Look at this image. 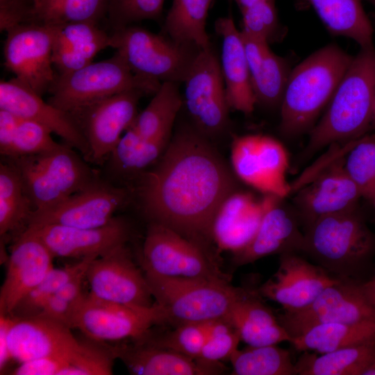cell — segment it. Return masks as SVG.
<instances>
[{"label": "cell", "mask_w": 375, "mask_h": 375, "mask_svg": "<svg viewBox=\"0 0 375 375\" xmlns=\"http://www.w3.org/2000/svg\"><path fill=\"white\" fill-rule=\"evenodd\" d=\"M235 191L233 174L207 138L184 128L144 174L140 196L150 222L175 231L209 253L215 215Z\"/></svg>", "instance_id": "6da1fadb"}, {"label": "cell", "mask_w": 375, "mask_h": 375, "mask_svg": "<svg viewBox=\"0 0 375 375\" xmlns=\"http://www.w3.org/2000/svg\"><path fill=\"white\" fill-rule=\"evenodd\" d=\"M353 58L337 45L330 44L311 54L290 72L281 103L279 128L283 135L294 137L312 130Z\"/></svg>", "instance_id": "7a4b0ae2"}, {"label": "cell", "mask_w": 375, "mask_h": 375, "mask_svg": "<svg viewBox=\"0 0 375 375\" xmlns=\"http://www.w3.org/2000/svg\"><path fill=\"white\" fill-rule=\"evenodd\" d=\"M375 100V48L363 49L353 60L328 105L310 131L307 154L363 135L372 122Z\"/></svg>", "instance_id": "3957f363"}, {"label": "cell", "mask_w": 375, "mask_h": 375, "mask_svg": "<svg viewBox=\"0 0 375 375\" xmlns=\"http://www.w3.org/2000/svg\"><path fill=\"white\" fill-rule=\"evenodd\" d=\"M164 324L173 327L227 318L235 304L250 292L226 279L169 278L144 274Z\"/></svg>", "instance_id": "277c9868"}, {"label": "cell", "mask_w": 375, "mask_h": 375, "mask_svg": "<svg viewBox=\"0 0 375 375\" xmlns=\"http://www.w3.org/2000/svg\"><path fill=\"white\" fill-rule=\"evenodd\" d=\"M374 249L375 238L356 210L319 217L304 234L303 251L341 279H349Z\"/></svg>", "instance_id": "5b68a950"}, {"label": "cell", "mask_w": 375, "mask_h": 375, "mask_svg": "<svg viewBox=\"0 0 375 375\" xmlns=\"http://www.w3.org/2000/svg\"><path fill=\"white\" fill-rule=\"evenodd\" d=\"M73 149L60 144L47 151L7 159L21 176L35 212L55 206L97 178Z\"/></svg>", "instance_id": "8992f818"}, {"label": "cell", "mask_w": 375, "mask_h": 375, "mask_svg": "<svg viewBox=\"0 0 375 375\" xmlns=\"http://www.w3.org/2000/svg\"><path fill=\"white\" fill-rule=\"evenodd\" d=\"M162 83L134 74L122 58L112 57L57 74L49 102L73 114L97 101L131 90L154 94Z\"/></svg>", "instance_id": "52a82bcc"}, {"label": "cell", "mask_w": 375, "mask_h": 375, "mask_svg": "<svg viewBox=\"0 0 375 375\" xmlns=\"http://www.w3.org/2000/svg\"><path fill=\"white\" fill-rule=\"evenodd\" d=\"M110 35L111 47L134 74L159 83L183 82L200 49L132 25L114 28Z\"/></svg>", "instance_id": "ba28073f"}, {"label": "cell", "mask_w": 375, "mask_h": 375, "mask_svg": "<svg viewBox=\"0 0 375 375\" xmlns=\"http://www.w3.org/2000/svg\"><path fill=\"white\" fill-rule=\"evenodd\" d=\"M144 274L179 278H228L213 257L193 242L160 224L150 222L142 247Z\"/></svg>", "instance_id": "9c48e42d"}, {"label": "cell", "mask_w": 375, "mask_h": 375, "mask_svg": "<svg viewBox=\"0 0 375 375\" xmlns=\"http://www.w3.org/2000/svg\"><path fill=\"white\" fill-rule=\"evenodd\" d=\"M160 324H164V315L156 302L150 307L133 306L104 301L86 292L71 328L95 340L117 342L142 338Z\"/></svg>", "instance_id": "30bf717a"}, {"label": "cell", "mask_w": 375, "mask_h": 375, "mask_svg": "<svg viewBox=\"0 0 375 375\" xmlns=\"http://www.w3.org/2000/svg\"><path fill=\"white\" fill-rule=\"evenodd\" d=\"M183 83L185 106L195 129L206 138L222 133L230 108L220 62L211 48L199 50Z\"/></svg>", "instance_id": "8fae6325"}, {"label": "cell", "mask_w": 375, "mask_h": 375, "mask_svg": "<svg viewBox=\"0 0 375 375\" xmlns=\"http://www.w3.org/2000/svg\"><path fill=\"white\" fill-rule=\"evenodd\" d=\"M6 33L3 56L8 70L40 95L49 92L57 77L53 63L52 25L26 23L13 26Z\"/></svg>", "instance_id": "7c38bea8"}, {"label": "cell", "mask_w": 375, "mask_h": 375, "mask_svg": "<svg viewBox=\"0 0 375 375\" xmlns=\"http://www.w3.org/2000/svg\"><path fill=\"white\" fill-rule=\"evenodd\" d=\"M278 319L292 338L321 324L375 322V308L365 297L360 283L340 279L326 288L307 307L284 311Z\"/></svg>", "instance_id": "4fadbf2b"}, {"label": "cell", "mask_w": 375, "mask_h": 375, "mask_svg": "<svg viewBox=\"0 0 375 375\" xmlns=\"http://www.w3.org/2000/svg\"><path fill=\"white\" fill-rule=\"evenodd\" d=\"M231 161L240 180L265 194L283 199L291 192L285 180L288 153L276 139L259 134L236 137L231 145Z\"/></svg>", "instance_id": "5bb4252c"}, {"label": "cell", "mask_w": 375, "mask_h": 375, "mask_svg": "<svg viewBox=\"0 0 375 375\" xmlns=\"http://www.w3.org/2000/svg\"><path fill=\"white\" fill-rule=\"evenodd\" d=\"M85 278L88 292L98 299L139 307L155 303L144 273L134 262L126 244L92 260Z\"/></svg>", "instance_id": "9a60e30c"}, {"label": "cell", "mask_w": 375, "mask_h": 375, "mask_svg": "<svg viewBox=\"0 0 375 375\" xmlns=\"http://www.w3.org/2000/svg\"><path fill=\"white\" fill-rule=\"evenodd\" d=\"M144 93L131 90L97 101L72 115L88 146L86 161L100 163L108 158L138 113L140 98Z\"/></svg>", "instance_id": "2e32d148"}, {"label": "cell", "mask_w": 375, "mask_h": 375, "mask_svg": "<svg viewBox=\"0 0 375 375\" xmlns=\"http://www.w3.org/2000/svg\"><path fill=\"white\" fill-rule=\"evenodd\" d=\"M128 199L124 188L97 178L55 206L34 212L28 226L56 224L85 228L101 227L113 219L115 213Z\"/></svg>", "instance_id": "e0dca14e"}, {"label": "cell", "mask_w": 375, "mask_h": 375, "mask_svg": "<svg viewBox=\"0 0 375 375\" xmlns=\"http://www.w3.org/2000/svg\"><path fill=\"white\" fill-rule=\"evenodd\" d=\"M0 109L44 126L65 144L79 151L86 160L88 146L74 115L44 101L22 81L14 78L0 82Z\"/></svg>", "instance_id": "ac0fdd59"}, {"label": "cell", "mask_w": 375, "mask_h": 375, "mask_svg": "<svg viewBox=\"0 0 375 375\" xmlns=\"http://www.w3.org/2000/svg\"><path fill=\"white\" fill-rule=\"evenodd\" d=\"M340 279L295 253H286L281 255L276 272L260 287L258 294L292 312L309 306Z\"/></svg>", "instance_id": "d6986e66"}, {"label": "cell", "mask_w": 375, "mask_h": 375, "mask_svg": "<svg viewBox=\"0 0 375 375\" xmlns=\"http://www.w3.org/2000/svg\"><path fill=\"white\" fill-rule=\"evenodd\" d=\"M44 243L54 258H97L126 244L131 228L125 219L115 217L105 226L76 228L56 224L28 226Z\"/></svg>", "instance_id": "ffe728a7"}, {"label": "cell", "mask_w": 375, "mask_h": 375, "mask_svg": "<svg viewBox=\"0 0 375 375\" xmlns=\"http://www.w3.org/2000/svg\"><path fill=\"white\" fill-rule=\"evenodd\" d=\"M6 316L10 356L18 363L50 356L72 358L79 347V339L63 324L40 316Z\"/></svg>", "instance_id": "44dd1931"}, {"label": "cell", "mask_w": 375, "mask_h": 375, "mask_svg": "<svg viewBox=\"0 0 375 375\" xmlns=\"http://www.w3.org/2000/svg\"><path fill=\"white\" fill-rule=\"evenodd\" d=\"M53 258L44 243L29 229L14 240L0 290V315L11 313L53 267Z\"/></svg>", "instance_id": "7402d4cb"}, {"label": "cell", "mask_w": 375, "mask_h": 375, "mask_svg": "<svg viewBox=\"0 0 375 375\" xmlns=\"http://www.w3.org/2000/svg\"><path fill=\"white\" fill-rule=\"evenodd\" d=\"M361 193L344 168V158H335L310 183L301 188L294 201L307 226L319 217L356 210Z\"/></svg>", "instance_id": "603a6c76"}, {"label": "cell", "mask_w": 375, "mask_h": 375, "mask_svg": "<svg viewBox=\"0 0 375 375\" xmlns=\"http://www.w3.org/2000/svg\"><path fill=\"white\" fill-rule=\"evenodd\" d=\"M266 208L251 240L233 253V262L241 266L275 253L303 251L304 234L299 228L297 217L283 206V198L265 194Z\"/></svg>", "instance_id": "cb8c5ba5"}, {"label": "cell", "mask_w": 375, "mask_h": 375, "mask_svg": "<svg viewBox=\"0 0 375 375\" xmlns=\"http://www.w3.org/2000/svg\"><path fill=\"white\" fill-rule=\"evenodd\" d=\"M117 342L113 345L117 359L135 375H211L224 372L222 362L194 359L142 340Z\"/></svg>", "instance_id": "d4e9b609"}, {"label": "cell", "mask_w": 375, "mask_h": 375, "mask_svg": "<svg viewBox=\"0 0 375 375\" xmlns=\"http://www.w3.org/2000/svg\"><path fill=\"white\" fill-rule=\"evenodd\" d=\"M266 195L257 199L249 192L231 194L221 204L213 220L212 239L219 251L233 253L253 238L262 219Z\"/></svg>", "instance_id": "484cf974"}, {"label": "cell", "mask_w": 375, "mask_h": 375, "mask_svg": "<svg viewBox=\"0 0 375 375\" xmlns=\"http://www.w3.org/2000/svg\"><path fill=\"white\" fill-rule=\"evenodd\" d=\"M215 27L222 39L220 66L229 108L250 114L257 103L241 31L231 17L219 18Z\"/></svg>", "instance_id": "4316f807"}, {"label": "cell", "mask_w": 375, "mask_h": 375, "mask_svg": "<svg viewBox=\"0 0 375 375\" xmlns=\"http://www.w3.org/2000/svg\"><path fill=\"white\" fill-rule=\"evenodd\" d=\"M51 24L54 33L53 63L59 74L83 67L93 62L99 51L111 47L110 34L100 28L97 23Z\"/></svg>", "instance_id": "83f0119b"}, {"label": "cell", "mask_w": 375, "mask_h": 375, "mask_svg": "<svg viewBox=\"0 0 375 375\" xmlns=\"http://www.w3.org/2000/svg\"><path fill=\"white\" fill-rule=\"evenodd\" d=\"M241 34L256 103L267 107L281 104L290 73L288 64L267 42Z\"/></svg>", "instance_id": "f1b7e54d"}, {"label": "cell", "mask_w": 375, "mask_h": 375, "mask_svg": "<svg viewBox=\"0 0 375 375\" xmlns=\"http://www.w3.org/2000/svg\"><path fill=\"white\" fill-rule=\"evenodd\" d=\"M227 319L248 346L278 344L291 340L272 310L252 293L235 304Z\"/></svg>", "instance_id": "f546056e"}, {"label": "cell", "mask_w": 375, "mask_h": 375, "mask_svg": "<svg viewBox=\"0 0 375 375\" xmlns=\"http://www.w3.org/2000/svg\"><path fill=\"white\" fill-rule=\"evenodd\" d=\"M315 10L333 34L355 40L363 49L374 48L373 28L362 0H303Z\"/></svg>", "instance_id": "4dcf8cb0"}, {"label": "cell", "mask_w": 375, "mask_h": 375, "mask_svg": "<svg viewBox=\"0 0 375 375\" xmlns=\"http://www.w3.org/2000/svg\"><path fill=\"white\" fill-rule=\"evenodd\" d=\"M375 356V340L327 353H304L294 363L299 375H362Z\"/></svg>", "instance_id": "1f68e13d"}, {"label": "cell", "mask_w": 375, "mask_h": 375, "mask_svg": "<svg viewBox=\"0 0 375 375\" xmlns=\"http://www.w3.org/2000/svg\"><path fill=\"white\" fill-rule=\"evenodd\" d=\"M374 340L375 322H335L314 326L290 342L297 351L324 353Z\"/></svg>", "instance_id": "d6a6232c"}, {"label": "cell", "mask_w": 375, "mask_h": 375, "mask_svg": "<svg viewBox=\"0 0 375 375\" xmlns=\"http://www.w3.org/2000/svg\"><path fill=\"white\" fill-rule=\"evenodd\" d=\"M35 209L18 172L8 162L0 164V235L17 238L26 230Z\"/></svg>", "instance_id": "836d02e7"}, {"label": "cell", "mask_w": 375, "mask_h": 375, "mask_svg": "<svg viewBox=\"0 0 375 375\" xmlns=\"http://www.w3.org/2000/svg\"><path fill=\"white\" fill-rule=\"evenodd\" d=\"M181 104L177 83L162 82L131 127L146 140L169 142Z\"/></svg>", "instance_id": "e575fe53"}, {"label": "cell", "mask_w": 375, "mask_h": 375, "mask_svg": "<svg viewBox=\"0 0 375 375\" xmlns=\"http://www.w3.org/2000/svg\"><path fill=\"white\" fill-rule=\"evenodd\" d=\"M212 0H174L164 24L166 33L174 42L210 48L206 25Z\"/></svg>", "instance_id": "d590c367"}, {"label": "cell", "mask_w": 375, "mask_h": 375, "mask_svg": "<svg viewBox=\"0 0 375 375\" xmlns=\"http://www.w3.org/2000/svg\"><path fill=\"white\" fill-rule=\"evenodd\" d=\"M169 142L146 140L130 126L108 157L110 167L126 176L142 174L157 162Z\"/></svg>", "instance_id": "8d00e7d4"}, {"label": "cell", "mask_w": 375, "mask_h": 375, "mask_svg": "<svg viewBox=\"0 0 375 375\" xmlns=\"http://www.w3.org/2000/svg\"><path fill=\"white\" fill-rule=\"evenodd\" d=\"M230 361L235 375L296 374L290 351L276 344L238 349Z\"/></svg>", "instance_id": "74e56055"}, {"label": "cell", "mask_w": 375, "mask_h": 375, "mask_svg": "<svg viewBox=\"0 0 375 375\" xmlns=\"http://www.w3.org/2000/svg\"><path fill=\"white\" fill-rule=\"evenodd\" d=\"M95 258L80 260L62 268L53 267L16 305L9 316L23 318L37 316L47 301L74 276L86 270Z\"/></svg>", "instance_id": "f35d334b"}, {"label": "cell", "mask_w": 375, "mask_h": 375, "mask_svg": "<svg viewBox=\"0 0 375 375\" xmlns=\"http://www.w3.org/2000/svg\"><path fill=\"white\" fill-rule=\"evenodd\" d=\"M344 168L358 188L362 197L375 199V134L351 142Z\"/></svg>", "instance_id": "ab89813d"}, {"label": "cell", "mask_w": 375, "mask_h": 375, "mask_svg": "<svg viewBox=\"0 0 375 375\" xmlns=\"http://www.w3.org/2000/svg\"><path fill=\"white\" fill-rule=\"evenodd\" d=\"M117 359L112 344L84 336L60 375H110Z\"/></svg>", "instance_id": "60d3db41"}, {"label": "cell", "mask_w": 375, "mask_h": 375, "mask_svg": "<svg viewBox=\"0 0 375 375\" xmlns=\"http://www.w3.org/2000/svg\"><path fill=\"white\" fill-rule=\"evenodd\" d=\"M51 134L44 126L19 117L10 142L1 155L12 159L53 149L60 144L53 140Z\"/></svg>", "instance_id": "b9f144b4"}, {"label": "cell", "mask_w": 375, "mask_h": 375, "mask_svg": "<svg viewBox=\"0 0 375 375\" xmlns=\"http://www.w3.org/2000/svg\"><path fill=\"white\" fill-rule=\"evenodd\" d=\"M109 0H51L41 22L50 24L98 23L108 12Z\"/></svg>", "instance_id": "7bdbcfd3"}, {"label": "cell", "mask_w": 375, "mask_h": 375, "mask_svg": "<svg viewBox=\"0 0 375 375\" xmlns=\"http://www.w3.org/2000/svg\"><path fill=\"white\" fill-rule=\"evenodd\" d=\"M206 338L203 323H190L175 326L173 330L160 335H153L151 330L144 338L138 340L198 359Z\"/></svg>", "instance_id": "ee69618b"}, {"label": "cell", "mask_w": 375, "mask_h": 375, "mask_svg": "<svg viewBox=\"0 0 375 375\" xmlns=\"http://www.w3.org/2000/svg\"><path fill=\"white\" fill-rule=\"evenodd\" d=\"M206 342L198 359L211 362L230 361L238 349L241 338L227 318L203 322Z\"/></svg>", "instance_id": "f6af8a7d"}, {"label": "cell", "mask_w": 375, "mask_h": 375, "mask_svg": "<svg viewBox=\"0 0 375 375\" xmlns=\"http://www.w3.org/2000/svg\"><path fill=\"white\" fill-rule=\"evenodd\" d=\"M86 270L65 284L47 301L37 316L54 320L71 328L76 310L86 294L83 290Z\"/></svg>", "instance_id": "bcb514c9"}, {"label": "cell", "mask_w": 375, "mask_h": 375, "mask_svg": "<svg viewBox=\"0 0 375 375\" xmlns=\"http://www.w3.org/2000/svg\"><path fill=\"white\" fill-rule=\"evenodd\" d=\"M241 13L243 34L267 43L276 36L278 19L274 0L262 1Z\"/></svg>", "instance_id": "7dc6e473"}, {"label": "cell", "mask_w": 375, "mask_h": 375, "mask_svg": "<svg viewBox=\"0 0 375 375\" xmlns=\"http://www.w3.org/2000/svg\"><path fill=\"white\" fill-rule=\"evenodd\" d=\"M164 0H109L108 14L113 28L161 15Z\"/></svg>", "instance_id": "c3c4849f"}, {"label": "cell", "mask_w": 375, "mask_h": 375, "mask_svg": "<svg viewBox=\"0 0 375 375\" xmlns=\"http://www.w3.org/2000/svg\"><path fill=\"white\" fill-rule=\"evenodd\" d=\"M40 22L35 0H0V29Z\"/></svg>", "instance_id": "681fc988"}, {"label": "cell", "mask_w": 375, "mask_h": 375, "mask_svg": "<svg viewBox=\"0 0 375 375\" xmlns=\"http://www.w3.org/2000/svg\"><path fill=\"white\" fill-rule=\"evenodd\" d=\"M71 357L57 355L41 357L21 363L10 373L14 375H60Z\"/></svg>", "instance_id": "f907efd6"}, {"label": "cell", "mask_w": 375, "mask_h": 375, "mask_svg": "<svg viewBox=\"0 0 375 375\" xmlns=\"http://www.w3.org/2000/svg\"><path fill=\"white\" fill-rule=\"evenodd\" d=\"M6 316L0 315V372L4 371L8 363L11 360L6 338Z\"/></svg>", "instance_id": "816d5d0a"}, {"label": "cell", "mask_w": 375, "mask_h": 375, "mask_svg": "<svg viewBox=\"0 0 375 375\" xmlns=\"http://www.w3.org/2000/svg\"><path fill=\"white\" fill-rule=\"evenodd\" d=\"M360 286L367 300L375 308V272L369 280L361 283Z\"/></svg>", "instance_id": "f5cc1de1"}, {"label": "cell", "mask_w": 375, "mask_h": 375, "mask_svg": "<svg viewBox=\"0 0 375 375\" xmlns=\"http://www.w3.org/2000/svg\"><path fill=\"white\" fill-rule=\"evenodd\" d=\"M237 5L238 6L240 11H242L248 8H250L258 3L265 1L270 0H234Z\"/></svg>", "instance_id": "db71d44e"}, {"label": "cell", "mask_w": 375, "mask_h": 375, "mask_svg": "<svg viewBox=\"0 0 375 375\" xmlns=\"http://www.w3.org/2000/svg\"><path fill=\"white\" fill-rule=\"evenodd\" d=\"M51 0H35L40 20L42 15Z\"/></svg>", "instance_id": "11a10c76"}, {"label": "cell", "mask_w": 375, "mask_h": 375, "mask_svg": "<svg viewBox=\"0 0 375 375\" xmlns=\"http://www.w3.org/2000/svg\"><path fill=\"white\" fill-rule=\"evenodd\" d=\"M362 375H375V356Z\"/></svg>", "instance_id": "9f6ffc18"}, {"label": "cell", "mask_w": 375, "mask_h": 375, "mask_svg": "<svg viewBox=\"0 0 375 375\" xmlns=\"http://www.w3.org/2000/svg\"><path fill=\"white\" fill-rule=\"evenodd\" d=\"M368 1L370 4H372L375 8V0H365Z\"/></svg>", "instance_id": "6f0895ef"}, {"label": "cell", "mask_w": 375, "mask_h": 375, "mask_svg": "<svg viewBox=\"0 0 375 375\" xmlns=\"http://www.w3.org/2000/svg\"><path fill=\"white\" fill-rule=\"evenodd\" d=\"M372 122L375 123V113L373 114Z\"/></svg>", "instance_id": "680465c9"}]
</instances>
